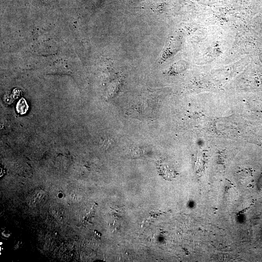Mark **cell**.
<instances>
[{
	"label": "cell",
	"mask_w": 262,
	"mask_h": 262,
	"mask_svg": "<svg viewBox=\"0 0 262 262\" xmlns=\"http://www.w3.org/2000/svg\"><path fill=\"white\" fill-rule=\"evenodd\" d=\"M29 106L25 99L21 98L17 103L16 106V111L20 115H24L26 113L28 110Z\"/></svg>",
	"instance_id": "cell-1"
}]
</instances>
